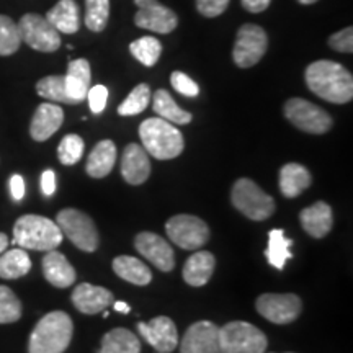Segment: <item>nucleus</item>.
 Masks as SVG:
<instances>
[{"label":"nucleus","instance_id":"obj_1","mask_svg":"<svg viewBox=\"0 0 353 353\" xmlns=\"http://www.w3.org/2000/svg\"><path fill=\"white\" fill-rule=\"evenodd\" d=\"M304 79L312 94L330 103H347L353 99L352 74L334 61L322 59L307 65Z\"/></svg>","mask_w":353,"mask_h":353},{"label":"nucleus","instance_id":"obj_2","mask_svg":"<svg viewBox=\"0 0 353 353\" xmlns=\"http://www.w3.org/2000/svg\"><path fill=\"white\" fill-rule=\"evenodd\" d=\"M74 324L69 314L52 311L34 325L28 342V353H64L72 341Z\"/></svg>","mask_w":353,"mask_h":353},{"label":"nucleus","instance_id":"obj_3","mask_svg":"<svg viewBox=\"0 0 353 353\" xmlns=\"http://www.w3.org/2000/svg\"><path fill=\"white\" fill-rule=\"evenodd\" d=\"M64 236L54 221L38 214H25L13 226V244L25 250L50 252L61 245Z\"/></svg>","mask_w":353,"mask_h":353},{"label":"nucleus","instance_id":"obj_4","mask_svg":"<svg viewBox=\"0 0 353 353\" xmlns=\"http://www.w3.org/2000/svg\"><path fill=\"white\" fill-rule=\"evenodd\" d=\"M139 138L145 152L159 161H170L183 152L185 141L175 125L162 118H148L141 123Z\"/></svg>","mask_w":353,"mask_h":353},{"label":"nucleus","instance_id":"obj_5","mask_svg":"<svg viewBox=\"0 0 353 353\" xmlns=\"http://www.w3.org/2000/svg\"><path fill=\"white\" fill-rule=\"evenodd\" d=\"M219 345L223 353H265L268 341L255 325L232 321L219 327Z\"/></svg>","mask_w":353,"mask_h":353},{"label":"nucleus","instance_id":"obj_6","mask_svg":"<svg viewBox=\"0 0 353 353\" xmlns=\"http://www.w3.org/2000/svg\"><path fill=\"white\" fill-rule=\"evenodd\" d=\"M234 208L252 221H265L275 213V201L250 179H239L231 192Z\"/></svg>","mask_w":353,"mask_h":353},{"label":"nucleus","instance_id":"obj_7","mask_svg":"<svg viewBox=\"0 0 353 353\" xmlns=\"http://www.w3.org/2000/svg\"><path fill=\"white\" fill-rule=\"evenodd\" d=\"M56 224L63 236L72 242L82 252H95L99 247V231L92 218L82 211L65 208L57 213Z\"/></svg>","mask_w":353,"mask_h":353},{"label":"nucleus","instance_id":"obj_8","mask_svg":"<svg viewBox=\"0 0 353 353\" xmlns=\"http://www.w3.org/2000/svg\"><path fill=\"white\" fill-rule=\"evenodd\" d=\"M169 239L185 250H198L210 241V228L192 214H176L165 224Z\"/></svg>","mask_w":353,"mask_h":353},{"label":"nucleus","instance_id":"obj_9","mask_svg":"<svg viewBox=\"0 0 353 353\" xmlns=\"http://www.w3.org/2000/svg\"><path fill=\"white\" fill-rule=\"evenodd\" d=\"M285 117L291 125L309 134H324L332 128L330 114L304 99H290L286 101Z\"/></svg>","mask_w":353,"mask_h":353},{"label":"nucleus","instance_id":"obj_10","mask_svg":"<svg viewBox=\"0 0 353 353\" xmlns=\"http://www.w3.org/2000/svg\"><path fill=\"white\" fill-rule=\"evenodd\" d=\"M268 48V37L262 26L247 23L237 32L236 44L232 50V59L241 69L252 68L265 56Z\"/></svg>","mask_w":353,"mask_h":353},{"label":"nucleus","instance_id":"obj_11","mask_svg":"<svg viewBox=\"0 0 353 353\" xmlns=\"http://www.w3.org/2000/svg\"><path fill=\"white\" fill-rule=\"evenodd\" d=\"M19 30L21 41H25L33 50L39 52H54L59 50V32L38 13H26L21 17Z\"/></svg>","mask_w":353,"mask_h":353},{"label":"nucleus","instance_id":"obj_12","mask_svg":"<svg viewBox=\"0 0 353 353\" xmlns=\"http://www.w3.org/2000/svg\"><path fill=\"white\" fill-rule=\"evenodd\" d=\"M259 314L273 324H290L303 311V301L293 293H265L255 301Z\"/></svg>","mask_w":353,"mask_h":353},{"label":"nucleus","instance_id":"obj_13","mask_svg":"<svg viewBox=\"0 0 353 353\" xmlns=\"http://www.w3.org/2000/svg\"><path fill=\"white\" fill-rule=\"evenodd\" d=\"M134 3L139 8L134 15V23L139 28L167 34L174 32L179 25L176 13L169 7L159 3L157 0H134Z\"/></svg>","mask_w":353,"mask_h":353},{"label":"nucleus","instance_id":"obj_14","mask_svg":"<svg viewBox=\"0 0 353 353\" xmlns=\"http://www.w3.org/2000/svg\"><path fill=\"white\" fill-rule=\"evenodd\" d=\"M138 332L157 353H170L179 345L176 325L167 316H157L149 322H139Z\"/></svg>","mask_w":353,"mask_h":353},{"label":"nucleus","instance_id":"obj_15","mask_svg":"<svg viewBox=\"0 0 353 353\" xmlns=\"http://www.w3.org/2000/svg\"><path fill=\"white\" fill-rule=\"evenodd\" d=\"M180 353H223L218 325L210 321H200L190 325L180 343Z\"/></svg>","mask_w":353,"mask_h":353},{"label":"nucleus","instance_id":"obj_16","mask_svg":"<svg viewBox=\"0 0 353 353\" xmlns=\"http://www.w3.org/2000/svg\"><path fill=\"white\" fill-rule=\"evenodd\" d=\"M136 250L148 259L152 265H156L159 270L172 272L175 267L174 249L169 242L162 239L161 236L154 232H141L134 239Z\"/></svg>","mask_w":353,"mask_h":353},{"label":"nucleus","instance_id":"obj_17","mask_svg":"<svg viewBox=\"0 0 353 353\" xmlns=\"http://www.w3.org/2000/svg\"><path fill=\"white\" fill-rule=\"evenodd\" d=\"M72 304L82 314L94 316L105 311L113 304V294L103 286H94L90 283H81L72 291Z\"/></svg>","mask_w":353,"mask_h":353},{"label":"nucleus","instance_id":"obj_18","mask_svg":"<svg viewBox=\"0 0 353 353\" xmlns=\"http://www.w3.org/2000/svg\"><path fill=\"white\" fill-rule=\"evenodd\" d=\"M151 175V161L144 148L128 144L121 157V176L126 183L141 185Z\"/></svg>","mask_w":353,"mask_h":353},{"label":"nucleus","instance_id":"obj_19","mask_svg":"<svg viewBox=\"0 0 353 353\" xmlns=\"http://www.w3.org/2000/svg\"><path fill=\"white\" fill-rule=\"evenodd\" d=\"M64 112L59 105L52 103H41L34 112L32 118V125H30V134L34 141L43 143V141L50 139L54 132L63 126Z\"/></svg>","mask_w":353,"mask_h":353},{"label":"nucleus","instance_id":"obj_20","mask_svg":"<svg viewBox=\"0 0 353 353\" xmlns=\"http://www.w3.org/2000/svg\"><path fill=\"white\" fill-rule=\"evenodd\" d=\"M301 226L309 236L314 239H322L330 232L334 224L332 208L324 201H317L309 208H304L299 214Z\"/></svg>","mask_w":353,"mask_h":353},{"label":"nucleus","instance_id":"obj_21","mask_svg":"<svg viewBox=\"0 0 353 353\" xmlns=\"http://www.w3.org/2000/svg\"><path fill=\"white\" fill-rule=\"evenodd\" d=\"M43 275L56 288H69L76 281V270L69 260L57 250H50L43 257Z\"/></svg>","mask_w":353,"mask_h":353},{"label":"nucleus","instance_id":"obj_22","mask_svg":"<svg viewBox=\"0 0 353 353\" xmlns=\"http://www.w3.org/2000/svg\"><path fill=\"white\" fill-rule=\"evenodd\" d=\"M92 72L90 64L87 59H76L70 61L68 74L64 76L65 92H68L69 99L72 100V105L81 103L85 100L88 88H90Z\"/></svg>","mask_w":353,"mask_h":353},{"label":"nucleus","instance_id":"obj_23","mask_svg":"<svg viewBox=\"0 0 353 353\" xmlns=\"http://www.w3.org/2000/svg\"><path fill=\"white\" fill-rule=\"evenodd\" d=\"M216 267L214 255L208 252V250H201V252H195L190 255V259L183 265V280L187 281L190 286H205L213 276Z\"/></svg>","mask_w":353,"mask_h":353},{"label":"nucleus","instance_id":"obj_24","mask_svg":"<svg viewBox=\"0 0 353 353\" xmlns=\"http://www.w3.org/2000/svg\"><path fill=\"white\" fill-rule=\"evenodd\" d=\"M59 33L72 34L81 28V10L76 0H59L44 17Z\"/></svg>","mask_w":353,"mask_h":353},{"label":"nucleus","instance_id":"obj_25","mask_svg":"<svg viewBox=\"0 0 353 353\" xmlns=\"http://www.w3.org/2000/svg\"><path fill=\"white\" fill-rule=\"evenodd\" d=\"M311 174L306 167L290 162L280 169V192L286 198H296L311 187Z\"/></svg>","mask_w":353,"mask_h":353},{"label":"nucleus","instance_id":"obj_26","mask_svg":"<svg viewBox=\"0 0 353 353\" xmlns=\"http://www.w3.org/2000/svg\"><path fill=\"white\" fill-rule=\"evenodd\" d=\"M114 162H117V145L113 141L105 139L92 149L90 156L87 159L85 170L87 174L94 179H103L113 170Z\"/></svg>","mask_w":353,"mask_h":353},{"label":"nucleus","instance_id":"obj_27","mask_svg":"<svg viewBox=\"0 0 353 353\" xmlns=\"http://www.w3.org/2000/svg\"><path fill=\"white\" fill-rule=\"evenodd\" d=\"M113 270L125 281L138 286L149 285L152 280L151 268L136 257H130V255H120V257L114 259Z\"/></svg>","mask_w":353,"mask_h":353},{"label":"nucleus","instance_id":"obj_28","mask_svg":"<svg viewBox=\"0 0 353 353\" xmlns=\"http://www.w3.org/2000/svg\"><path fill=\"white\" fill-rule=\"evenodd\" d=\"M152 108L159 114V118L172 123V125H188L192 121V113L180 108L169 92L164 90V88H161V90L154 94Z\"/></svg>","mask_w":353,"mask_h":353},{"label":"nucleus","instance_id":"obj_29","mask_svg":"<svg viewBox=\"0 0 353 353\" xmlns=\"http://www.w3.org/2000/svg\"><path fill=\"white\" fill-rule=\"evenodd\" d=\"M99 353H141V343L131 330L118 327L103 335Z\"/></svg>","mask_w":353,"mask_h":353},{"label":"nucleus","instance_id":"obj_30","mask_svg":"<svg viewBox=\"0 0 353 353\" xmlns=\"http://www.w3.org/2000/svg\"><path fill=\"white\" fill-rule=\"evenodd\" d=\"M32 270V260L25 249H12L0 255V278L17 280Z\"/></svg>","mask_w":353,"mask_h":353},{"label":"nucleus","instance_id":"obj_31","mask_svg":"<svg viewBox=\"0 0 353 353\" xmlns=\"http://www.w3.org/2000/svg\"><path fill=\"white\" fill-rule=\"evenodd\" d=\"M293 245V241L285 236L283 229H273L268 234V245L265 250V257H267L268 263L275 267L276 270H283L286 260L293 257L290 252V247Z\"/></svg>","mask_w":353,"mask_h":353},{"label":"nucleus","instance_id":"obj_32","mask_svg":"<svg viewBox=\"0 0 353 353\" xmlns=\"http://www.w3.org/2000/svg\"><path fill=\"white\" fill-rule=\"evenodd\" d=\"M130 51L141 64L151 68L162 54V44L154 37H143L130 44Z\"/></svg>","mask_w":353,"mask_h":353},{"label":"nucleus","instance_id":"obj_33","mask_svg":"<svg viewBox=\"0 0 353 353\" xmlns=\"http://www.w3.org/2000/svg\"><path fill=\"white\" fill-rule=\"evenodd\" d=\"M151 101V88L148 83H139L131 90L125 101L118 107V114L121 117H134V114L143 113Z\"/></svg>","mask_w":353,"mask_h":353},{"label":"nucleus","instance_id":"obj_34","mask_svg":"<svg viewBox=\"0 0 353 353\" xmlns=\"http://www.w3.org/2000/svg\"><path fill=\"white\" fill-rule=\"evenodd\" d=\"M37 92L39 97L52 101V103H69L72 105V100L69 99L65 92L64 76H48L43 77L37 83Z\"/></svg>","mask_w":353,"mask_h":353},{"label":"nucleus","instance_id":"obj_35","mask_svg":"<svg viewBox=\"0 0 353 353\" xmlns=\"http://www.w3.org/2000/svg\"><path fill=\"white\" fill-rule=\"evenodd\" d=\"M21 37L19 25L10 17L0 15V56H12L19 51Z\"/></svg>","mask_w":353,"mask_h":353},{"label":"nucleus","instance_id":"obj_36","mask_svg":"<svg viewBox=\"0 0 353 353\" xmlns=\"http://www.w3.org/2000/svg\"><path fill=\"white\" fill-rule=\"evenodd\" d=\"M108 15L110 0H85V26L90 32H103Z\"/></svg>","mask_w":353,"mask_h":353},{"label":"nucleus","instance_id":"obj_37","mask_svg":"<svg viewBox=\"0 0 353 353\" xmlns=\"http://www.w3.org/2000/svg\"><path fill=\"white\" fill-rule=\"evenodd\" d=\"M21 301L8 286L0 285V324H12L21 317Z\"/></svg>","mask_w":353,"mask_h":353},{"label":"nucleus","instance_id":"obj_38","mask_svg":"<svg viewBox=\"0 0 353 353\" xmlns=\"http://www.w3.org/2000/svg\"><path fill=\"white\" fill-rule=\"evenodd\" d=\"M83 154V139L79 134H68L57 148V156H59L61 164L74 165L82 159Z\"/></svg>","mask_w":353,"mask_h":353},{"label":"nucleus","instance_id":"obj_39","mask_svg":"<svg viewBox=\"0 0 353 353\" xmlns=\"http://www.w3.org/2000/svg\"><path fill=\"white\" fill-rule=\"evenodd\" d=\"M170 82H172V87H174L179 94H182L185 97H196L200 94V87H198V83L193 81V79H190L187 74L180 72V70L172 72Z\"/></svg>","mask_w":353,"mask_h":353},{"label":"nucleus","instance_id":"obj_40","mask_svg":"<svg viewBox=\"0 0 353 353\" xmlns=\"http://www.w3.org/2000/svg\"><path fill=\"white\" fill-rule=\"evenodd\" d=\"M88 99V107H90V112L94 114H99L107 107L108 100V88L105 85H95L88 88L87 92Z\"/></svg>","mask_w":353,"mask_h":353},{"label":"nucleus","instance_id":"obj_41","mask_svg":"<svg viewBox=\"0 0 353 353\" xmlns=\"http://www.w3.org/2000/svg\"><path fill=\"white\" fill-rule=\"evenodd\" d=\"M329 46L339 52H352L353 51V28L347 26L342 32L332 34L329 38Z\"/></svg>","mask_w":353,"mask_h":353},{"label":"nucleus","instance_id":"obj_42","mask_svg":"<svg viewBox=\"0 0 353 353\" xmlns=\"http://www.w3.org/2000/svg\"><path fill=\"white\" fill-rule=\"evenodd\" d=\"M229 6V0H196V8L201 15L213 19L224 13Z\"/></svg>","mask_w":353,"mask_h":353},{"label":"nucleus","instance_id":"obj_43","mask_svg":"<svg viewBox=\"0 0 353 353\" xmlns=\"http://www.w3.org/2000/svg\"><path fill=\"white\" fill-rule=\"evenodd\" d=\"M41 192L44 196H52L56 193V174L52 170H44L41 175Z\"/></svg>","mask_w":353,"mask_h":353},{"label":"nucleus","instance_id":"obj_44","mask_svg":"<svg viewBox=\"0 0 353 353\" xmlns=\"http://www.w3.org/2000/svg\"><path fill=\"white\" fill-rule=\"evenodd\" d=\"M10 193H12V198L15 201L23 200V196H25V180H23V176L19 175V174L12 175Z\"/></svg>","mask_w":353,"mask_h":353},{"label":"nucleus","instance_id":"obj_45","mask_svg":"<svg viewBox=\"0 0 353 353\" xmlns=\"http://www.w3.org/2000/svg\"><path fill=\"white\" fill-rule=\"evenodd\" d=\"M241 2H242V7H244L247 12L260 13L267 10L272 0H241Z\"/></svg>","mask_w":353,"mask_h":353},{"label":"nucleus","instance_id":"obj_46","mask_svg":"<svg viewBox=\"0 0 353 353\" xmlns=\"http://www.w3.org/2000/svg\"><path fill=\"white\" fill-rule=\"evenodd\" d=\"M113 309L117 312H123V314H128V312L131 311V307H130V304H126V303H123V301H117L113 304Z\"/></svg>","mask_w":353,"mask_h":353},{"label":"nucleus","instance_id":"obj_47","mask_svg":"<svg viewBox=\"0 0 353 353\" xmlns=\"http://www.w3.org/2000/svg\"><path fill=\"white\" fill-rule=\"evenodd\" d=\"M8 247V237L3 232H0V254L6 252Z\"/></svg>","mask_w":353,"mask_h":353},{"label":"nucleus","instance_id":"obj_48","mask_svg":"<svg viewBox=\"0 0 353 353\" xmlns=\"http://www.w3.org/2000/svg\"><path fill=\"white\" fill-rule=\"evenodd\" d=\"M299 3H303V6H311V3H316L317 0H298Z\"/></svg>","mask_w":353,"mask_h":353}]
</instances>
